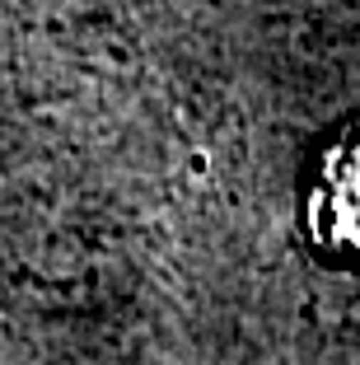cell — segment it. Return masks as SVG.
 <instances>
[{"label":"cell","mask_w":360,"mask_h":365,"mask_svg":"<svg viewBox=\"0 0 360 365\" xmlns=\"http://www.w3.org/2000/svg\"><path fill=\"white\" fill-rule=\"evenodd\" d=\"M309 225L318 244L360 253V131L332 145L328 164L318 173V187L309 197Z\"/></svg>","instance_id":"6da1fadb"}]
</instances>
